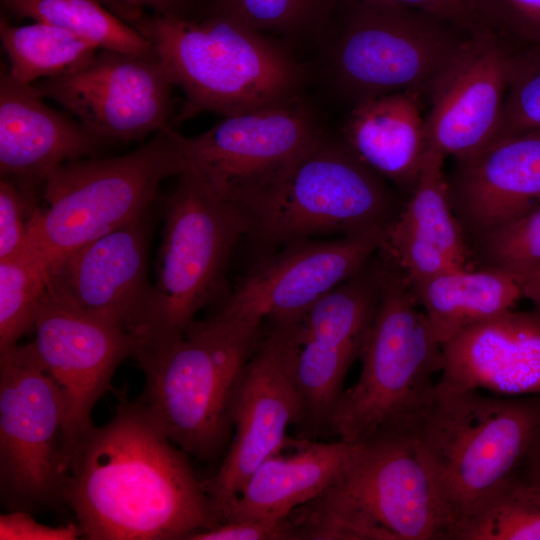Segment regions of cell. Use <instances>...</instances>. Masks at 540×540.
<instances>
[{
	"label": "cell",
	"mask_w": 540,
	"mask_h": 540,
	"mask_svg": "<svg viewBox=\"0 0 540 540\" xmlns=\"http://www.w3.org/2000/svg\"><path fill=\"white\" fill-rule=\"evenodd\" d=\"M138 401L74 444L61 502L90 540H174L221 523L189 463Z\"/></svg>",
	"instance_id": "6da1fadb"
},
{
	"label": "cell",
	"mask_w": 540,
	"mask_h": 540,
	"mask_svg": "<svg viewBox=\"0 0 540 540\" xmlns=\"http://www.w3.org/2000/svg\"><path fill=\"white\" fill-rule=\"evenodd\" d=\"M130 25L151 42L182 90L179 122L202 112L247 113L301 94L305 68L283 42L223 14L146 12Z\"/></svg>",
	"instance_id": "7a4b0ae2"
},
{
	"label": "cell",
	"mask_w": 540,
	"mask_h": 540,
	"mask_svg": "<svg viewBox=\"0 0 540 540\" xmlns=\"http://www.w3.org/2000/svg\"><path fill=\"white\" fill-rule=\"evenodd\" d=\"M303 540H450L451 527L414 431L361 442L341 478L290 515Z\"/></svg>",
	"instance_id": "3957f363"
},
{
	"label": "cell",
	"mask_w": 540,
	"mask_h": 540,
	"mask_svg": "<svg viewBox=\"0 0 540 540\" xmlns=\"http://www.w3.org/2000/svg\"><path fill=\"white\" fill-rule=\"evenodd\" d=\"M261 323L219 310L134 358L145 375L137 400L188 456L211 460L227 444L233 389L260 342Z\"/></svg>",
	"instance_id": "277c9868"
},
{
	"label": "cell",
	"mask_w": 540,
	"mask_h": 540,
	"mask_svg": "<svg viewBox=\"0 0 540 540\" xmlns=\"http://www.w3.org/2000/svg\"><path fill=\"white\" fill-rule=\"evenodd\" d=\"M380 297L359 353L358 381L343 391L329 431L364 442L389 430L414 431L428 411L443 367L442 345L406 277L378 256Z\"/></svg>",
	"instance_id": "5b68a950"
},
{
	"label": "cell",
	"mask_w": 540,
	"mask_h": 540,
	"mask_svg": "<svg viewBox=\"0 0 540 540\" xmlns=\"http://www.w3.org/2000/svg\"><path fill=\"white\" fill-rule=\"evenodd\" d=\"M540 425V394L487 396L437 383L415 429L451 527L517 474Z\"/></svg>",
	"instance_id": "8992f818"
},
{
	"label": "cell",
	"mask_w": 540,
	"mask_h": 540,
	"mask_svg": "<svg viewBox=\"0 0 540 540\" xmlns=\"http://www.w3.org/2000/svg\"><path fill=\"white\" fill-rule=\"evenodd\" d=\"M236 203L264 246L388 230L405 201L341 139L325 133L266 185Z\"/></svg>",
	"instance_id": "52a82bcc"
},
{
	"label": "cell",
	"mask_w": 540,
	"mask_h": 540,
	"mask_svg": "<svg viewBox=\"0 0 540 540\" xmlns=\"http://www.w3.org/2000/svg\"><path fill=\"white\" fill-rule=\"evenodd\" d=\"M177 134L160 131L128 154L56 168L43 183L44 207L31 216L26 254L47 273L71 251L142 219L160 183L182 172Z\"/></svg>",
	"instance_id": "ba28073f"
},
{
	"label": "cell",
	"mask_w": 540,
	"mask_h": 540,
	"mask_svg": "<svg viewBox=\"0 0 540 540\" xmlns=\"http://www.w3.org/2000/svg\"><path fill=\"white\" fill-rule=\"evenodd\" d=\"M472 34L421 10L344 1L324 40L329 74L353 106L396 92L429 99L437 78Z\"/></svg>",
	"instance_id": "9c48e42d"
},
{
	"label": "cell",
	"mask_w": 540,
	"mask_h": 540,
	"mask_svg": "<svg viewBox=\"0 0 540 540\" xmlns=\"http://www.w3.org/2000/svg\"><path fill=\"white\" fill-rule=\"evenodd\" d=\"M177 177L165 204L156 278L133 358L185 332L220 290L233 248L250 231L245 212L201 177Z\"/></svg>",
	"instance_id": "30bf717a"
},
{
	"label": "cell",
	"mask_w": 540,
	"mask_h": 540,
	"mask_svg": "<svg viewBox=\"0 0 540 540\" xmlns=\"http://www.w3.org/2000/svg\"><path fill=\"white\" fill-rule=\"evenodd\" d=\"M69 468L65 405L31 343L0 353V490L10 510L61 501Z\"/></svg>",
	"instance_id": "8fae6325"
},
{
	"label": "cell",
	"mask_w": 540,
	"mask_h": 540,
	"mask_svg": "<svg viewBox=\"0 0 540 540\" xmlns=\"http://www.w3.org/2000/svg\"><path fill=\"white\" fill-rule=\"evenodd\" d=\"M324 133L316 110L300 94L224 117L195 137L178 133L181 173L198 175L236 201L277 177Z\"/></svg>",
	"instance_id": "7c38bea8"
},
{
	"label": "cell",
	"mask_w": 540,
	"mask_h": 540,
	"mask_svg": "<svg viewBox=\"0 0 540 540\" xmlns=\"http://www.w3.org/2000/svg\"><path fill=\"white\" fill-rule=\"evenodd\" d=\"M295 324L273 323L233 389L234 437L217 473L204 480L221 523L249 477L264 460L281 451L288 441L289 425L299 421L301 406L291 375Z\"/></svg>",
	"instance_id": "4fadbf2b"
},
{
	"label": "cell",
	"mask_w": 540,
	"mask_h": 540,
	"mask_svg": "<svg viewBox=\"0 0 540 540\" xmlns=\"http://www.w3.org/2000/svg\"><path fill=\"white\" fill-rule=\"evenodd\" d=\"M32 86L102 139L130 141L172 129V88L156 55L98 49L79 66Z\"/></svg>",
	"instance_id": "5bb4252c"
},
{
	"label": "cell",
	"mask_w": 540,
	"mask_h": 540,
	"mask_svg": "<svg viewBox=\"0 0 540 540\" xmlns=\"http://www.w3.org/2000/svg\"><path fill=\"white\" fill-rule=\"evenodd\" d=\"M31 346L55 381L65 405L68 454L93 425L91 413L109 389L118 366L133 358L136 340L113 321L45 289Z\"/></svg>",
	"instance_id": "9a60e30c"
},
{
	"label": "cell",
	"mask_w": 540,
	"mask_h": 540,
	"mask_svg": "<svg viewBox=\"0 0 540 540\" xmlns=\"http://www.w3.org/2000/svg\"><path fill=\"white\" fill-rule=\"evenodd\" d=\"M387 231L285 243L252 267L220 310L272 323L297 322L318 299L368 263Z\"/></svg>",
	"instance_id": "2e32d148"
},
{
	"label": "cell",
	"mask_w": 540,
	"mask_h": 540,
	"mask_svg": "<svg viewBox=\"0 0 540 540\" xmlns=\"http://www.w3.org/2000/svg\"><path fill=\"white\" fill-rule=\"evenodd\" d=\"M512 50L496 29L468 38L430 93L424 118L428 148L460 160L492 142L506 98Z\"/></svg>",
	"instance_id": "e0dca14e"
},
{
	"label": "cell",
	"mask_w": 540,
	"mask_h": 540,
	"mask_svg": "<svg viewBox=\"0 0 540 540\" xmlns=\"http://www.w3.org/2000/svg\"><path fill=\"white\" fill-rule=\"evenodd\" d=\"M147 229L143 218L100 236L47 268L54 295L103 316L136 340L147 319Z\"/></svg>",
	"instance_id": "ac0fdd59"
},
{
	"label": "cell",
	"mask_w": 540,
	"mask_h": 540,
	"mask_svg": "<svg viewBox=\"0 0 540 540\" xmlns=\"http://www.w3.org/2000/svg\"><path fill=\"white\" fill-rule=\"evenodd\" d=\"M449 200L471 239L540 207V129L492 142L446 177Z\"/></svg>",
	"instance_id": "d6986e66"
},
{
	"label": "cell",
	"mask_w": 540,
	"mask_h": 540,
	"mask_svg": "<svg viewBox=\"0 0 540 540\" xmlns=\"http://www.w3.org/2000/svg\"><path fill=\"white\" fill-rule=\"evenodd\" d=\"M443 387L500 396L540 394V314L507 310L442 344Z\"/></svg>",
	"instance_id": "ffe728a7"
},
{
	"label": "cell",
	"mask_w": 540,
	"mask_h": 540,
	"mask_svg": "<svg viewBox=\"0 0 540 540\" xmlns=\"http://www.w3.org/2000/svg\"><path fill=\"white\" fill-rule=\"evenodd\" d=\"M43 99L1 65V177L34 189L62 164L95 153L104 140Z\"/></svg>",
	"instance_id": "44dd1931"
},
{
	"label": "cell",
	"mask_w": 540,
	"mask_h": 540,
	"mask_svg": "<svg viewBox=\"0 0 540 540\" xmlns=\"http://www.w3.org/2000/svg\"><path fill=\"white\" fill-rule=\"evenodd\" d=\"M444 158L428 148L416 187L377 252L409 283L470 268L471 251L451 207Z\"/></svg>",
	"instance_id": "7402d4cb"
},
{
	"label": "cell",
	"mask_w": 540,
	"mask_h": 540,
	"mask_svg": "<svg viewBox=\"0 0 540 540\" xmlns=\"http://www.w3.org/2000/svg\"><path fill=\"white\" fill-rule=\"evenodd\" d=\"M292 444L293 452L274 454L256 468L229 505L223 522L288 518L332 487L361 446V442L341 439L317 442L303 438Z\"/></svg>",
	"instance_id": "603a6c76"
},
{
	"label": "cell",
	"mask_w": 540,
	"mask_h": 540,
	"mask_svg": "<svg viewBox=\"0 0 540 540\" xmlns=\"http://www.w3.org/2000/svg\"><path fill=\"white\" fill-rule=\"evenodd\" d=\"M421 100L396 92L352 107L342 140L371 169L409 196L418 182L428 150Z\"/></svg>",
	"instance_id": "cb8c5ba5"
},
{
	"label": "cell",
	"mask_w": 540,
	"mask_h": 540,
	"mask_svg": "<svg viewBox=\"0 0 540 540\" xmlns=\"http://www.w3.org/2000/svg\"><path fill=\"white\" fill-rule=\"evenodd\" d=\"M409 285L441 345L467 327L513 309L523 298L511 274L482 267L455 269Z\"/></svg>",
	"instance_id": "d4e9b609"
},
{
	"label": "cell",
	"mask_w": 540,
	"mask_h": 540,
	"mask_svg": "<svg viewBox=\"0 0 540 540\" xmlns=\"http://www.w3.org/2000/svg\"><path fill=\"white\" fill-rule=\"evenodd\" d=\"M380 286V262L372 257L307 309L295 324L297 341L341 346L363 340L376 313Z\"/></svg>",
	"instance_id": "484cf974"
},
{
	"label": "cell",
	"mask_w": 540,
	"mask_h": 540,
	"mask_svg": "<svg viewBox=\"0 0 540 540\" xmlns=\"http://www.w3.org/2000/svg\"><path fill=\"white\" fill-rule=\"evenodd\" d=\"M16 19H33L64 29L98 49L156 55L151 42L96 0H0Z\"/></svg>",
	"instance_id": "4316f807"
},
{
	"label": "cell",
	"mask_w": 540,
	"mask_h": 540,
	"mask_svg": "<svg viewBox=\"0 0 540 540\" xmlns=\"http://www.w3.org/2000/svg\"><path fill=\"white\" fill-rule=\"evenodd\" d=\"M362 342L327 346L297 341L291 375L301 406L297 424L304 432L329 431L332 414L343 393L344 379L354 360L359 358Z\"/></svg>",
	"instance_id": "83f0119b"
},
{
	"label": "cell",
	"mask_w": 540,
	"mask_h": 540,
	"mask_svg": "<svg viewBox=\"0 0 540 540\" xmlns=\"http://www.w3.org/2000/svg\"><path fill=\"white\" fill-rule=\"evenodd\" d=\"M0 39L10 75L27 85L63 74L98 50L64 29L39 21L14 26L1 18Z\"/></svg>",
	"instance_id": "f1b7e54d"
},
{
	"label": "cell",
	"mask_w": 540,
	"mask_h": 540,
	"mask_svg": "<svg viewBox=\"0 0 540 540\" xmlns=\"http://www.w3.org/2000/svg\"><path fill=\"white\" fill-rule=\"evenodd\" d=\"M340 0H200L198 8L223 14L267 36L326 39Z\"/></svg>",
	"instance_id": "f546056e"
},
{
	"label": "cell",
	"mask_w": 540,
	"mask_h": 540,
	"mask_svg": "<svg viewBox=\"0 0 540 540\" xmlns=\"http://www.w3.org/2000/svg\"><path fill=\"white\" fill-rule=\"evenodd\" d=\"M451 540H540V486L514 475Z\"/></svg>",
	"instance_id": "4dcf8cb0"
},
{
	"label": "cell",
	"mask_w": 540,
	"mask_h": 540,
	"mask_svg": "<svg viewBox=\"0 0 540 540\" xmlns=\"http://www.w3.org/2000/svg\"><path fill=\"white\" fill-rule=\"evenodd\" d=\"M46 285V271L29 255L0 260V353L34 330Z\"/></svg>",
	"instance_id": "1f68e13d"
},
{
	"label": "cell",
	"mask_w": 540,
	"mask_h": 540,
	"mask_svg": "<svg viewBox=\"0 0 540 540\" xmlns=\"http://www.w3.org/2000/svg\"><path fill=\"white\" fill-rule=\"evenodd\" d=\"M471 256L482 268L512 276L540 264V207L489 230L469 242Z\"/></svg>",
	"instance_id": "d6a6232c"
},
{
	"label": "cell",
	"mask_w": 540,
	"mask_h": 540,
	"mask_svg": "<svg viewBox=\"0 0 540 540\" xmlns=\"http://www.w3.org/2000/svg\"><path fill=\"white\" fill-rule=\"evenodd\" d=\"M538 129L540 43L513 46L506 98L492 142Z\"/></svg>",
	"instance_id": "836d02e7"
},
{
	"label": "cell",
	"mask_w": 540,
	"mask_h": 540,
	"mask_svg": "<svg viewBox=\"0 0 540 540\" xmlns=\"http://www.w3.org/2000/svg\"><path fill=\"white\" fill-rule=\"evenodd\" d=\"M34 188L1 177L0 181V260L26 254L28 228L37 206Z\"/></svg>",
	"instance_id": "e575fe53"
},
{
	"label": "cell",
	"mask_w": 540,
	"mask_h": 540,
	"mask_svg": "<svg viewBox=\"0 0 540 540\" xmlns=\"http://www.w3.org/2000/svg\"><path fill=\"white\" fill-rule=\"evenodd\" d=\"M494 27L514 46L540 43V0H479Z\"/></svg>",
	"instance_id": "d590c367"
},
{
	"label": "cell",
	"mask_w": 540,
	"mask_h": 540,
	"mask_svg": "<svg viewBox=\"0 0 540 540\" xmlns=\"http://www.w3.org/2000/svg\"><path fill=\"white\" fill-rule=\"evenodd\" d=\"M188 540H302L294 522L288 518H250L227 521L193 533Z\"/></svg>",
	"instance_id": "8d00e7d4"
},
{
	"label": "cell",
	"mask_w": 540,
	"mask_h": 540,
	"mask_svg": "<svg viewBox=\"0 0 540 540\" xmlns=\"http://www.w3.org/2000/svg\"><path fill=\"white\" fill-rule=\"evenodd\" d=\"M344 1H369L417 9L451 21L472 33L495 29L479 0H340V3Z\"/></svg>",
	"instance_id": "74e56055"
},
{
	"label": "cell",
	"mask_w": 540,
	"mask_h": 540,
	"mask_svg": "<svg viewBox=\"0 0 540 540\" xmlns=\"http://www.w3.org/2000/svg\"><path fill=\"white\" fill-rule=\"evenodd\" d=\"M80 536L83 534L78 524H42L29 511L10 510L0 515L1 540H75Z\"/></svg>",
	"instance_id": "f35d334b"
},
{
	"label": "cell",
	"mask_w": 540,
	"mask_h": 540,
	"mask_svg": "<svg viewBox=\"0 0 540 540\" xmlns=\"http://www.w3.org/2000/svg\"><path fill=\"white\" fill-rule=\"evenodd\" d=\"M130 24L150 10L157 14H189L199 0H96Z\"/></svg>",
	"instance_id": "ab89813d"
},
{
	"label": "cell",
	"mask_w": 540,
	"mask_h": 540,
	"mask_svg": "<svg viewBox=\"0 0 540 540\" xmlns=\"http://www.w3.org/2000/svg\"><path fill=\"white\" fill-rule=\"evenodd\" d=\"M525 480L540 486V425L517 472Z\"/></svg>",
	"instance_id": "60d3db41"
},
{
	"label": "cell",
	"mask_w": 540,
	"mask_h": 540,
	"mask_svg": "<svg viewBox=\"0 0 540 540\" xmlns=\"http://www.w3.org/2000/svg\"><path fill=\"white\" fill-rule=\"evenodd\" d=\"M513 277L521 289L523 298L528 299L533 304L534 310L540 314V264Z\"/></svg>",
	"instance_id": "b9f144b4"
}]
</instances>
